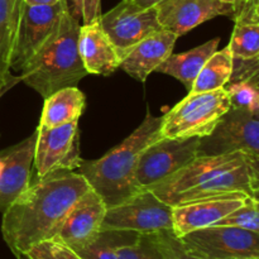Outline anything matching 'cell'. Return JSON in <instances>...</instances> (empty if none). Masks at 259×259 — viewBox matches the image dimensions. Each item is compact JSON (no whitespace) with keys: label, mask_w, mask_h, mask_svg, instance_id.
<instances>
[{"label":"cell","mask_w":259,"mask_h":259,"mask_svg":"<svg viewBox=\"0 0 259 259\" xmlns=\"http://www.w3.org/2000/svg\"><path fill=\"white\" fill-rule=\"evenodd\" d=\"M90 189L78 172H57L30 184L3 211L2 235L19 258L38 243L52 239L71 207Z\"/></svg>","instance_id":"obj_1"},{"label":"cell","mask_w":259,"mask_h":259,"mask_svg":"<svg viewBox=\"0 0 259 259\" xmlns=\"http://www.w3.org/2000/svg\"><path fill=\"white\" fill-rule=\"evenodd\" d=\"M162 116L147 111L141 125L120 144L105 156L94 161H85L80 174L94 191L98 192L106 207L114 206L138 192L134 185V174L142 152L162 138Z\"/></svg>","instance_id":"obj_2"},{"label":"cell","mask_w":259,"mask_h":259,"mask_svg":"<svg viewBox=\"0 0 259 259\" xmlns=\"http://www.w3.org/2000/svg\"><path fill=\"white\" fill-rule=\"evenodd\" d=\"M80 23L66 10L53 34L19 72V80L43 98L63 88L77 86L89 75L78 53Z\"/></svg>","instance_id":"obj_3"},{"label":"cell","mask_w":259,"mask_h":259,"mask_svg":"<svg viewBox=\"0 0 259 259\" xmlns=\"http://www.w3.org/2000/svg\"><path fill=\"white\" fill-rule=\"evenodd\" d=\"M229 109L230 99L224 88L189 93L162 116V138H204L214 131Z\"/></svg>","instance_id":"obj_4"},{"label":"cell","mask_w":259,"mask_h":259,"mask_svg":"<svg viewBox=\"0 0 259 259\" xmlns=\"http://www.w3.org/2000/svg\"><path fill=\"white\" fill-rule=\"evenodd\" d=\"M171 205L151 190H141L124 201L106 207L100 230H120L137 234H154L172 230Z\"/></svg>","instance_id":"obj_5"},{"label":"cell","mask_w":259,"mask_h":259,"mask_svg":"<svg viewBox=\"0 0 259 259\" xmlns=\"http://www.w3.org/2000/svg\"><path fill=\"white\" fill-rule=\"evenodd\" d=\"M66 10H68L66 0L51 5H30L20 0L10 70L22 71L25 63L53 34Z\"/></svg>","instance_id":"obj_6"},{"label":"cell","mask_w":259,"mask_h":259,"mask_svg":"<svg viewBox=\"0 0 259 259\" xmlns=\"http://www.w3.org/2000/svg\"><path fill=\"white\" fill-rule=\"evenodd\" d=\"M200 138H161L141 153L134 174L137 190L161 184L199 156Z\"/></svg>","instance_id":"obj_7"},{"label":"cell","mask_w":259,"mask_h":259,"mask_svg":"<svg viewBox=\"0 0 259 259\" xmlns=\"http://www.w3.org/2000/svg\"><path fill=\"white\" fill-rule=\"evenodd\" d=\"M34 146L33 167L37 179L57 172H70L80 168V131L78 121L63 124L56 128L38 125Z\"/></svg>","instance_id":"obj_8"},{"label":"cell","mask_w":259,"mask_h":259,"mask_svg":"<svg viewBox=\"0 0 259 259\" xmlns=\"http://www.w3.org/2000/svg\"><path fill=\"white\" fill-rule=\"evenodd\" d=\"M179 239L190 254L201 259L259 257V233L240 228L211 225Z\"/></svg>","instance_id":"obj_9"},{"label":"cell","mask_w":259,"mask_h":259,"mask_svg":"<svg viewBox=\"0 0 259 259\" xmlns=\"http://www.w3.org/2000/svg\"><path fill=\"white\" fill-rule=\"evenodd\" d=\"M240 152L259 158V116L230 108L209 136L200 138L199 156Z\"/></svg>","instance_id":"obj_10"},{"label":"cell","mask_w":259,"mask_h":259,"mask_svg":"<svg viewBox=\"0 0 259 259\" xmlns=\"http://www.w3.org/2000/svg\"><path fill=\"white\" fill-rule=\"evenodd\" d=\"M99 23L121 61L141 40L163 29L158 22L156 7L143 9L128 0H121L108 13L101 14Z\"/></svg>","instance_id":"obj_11"},{"label":"cell","mask_w":259,"mask_h":259,"mask_svg":"<svg viewBox=\"0 0 259 259\" xmlns=\"http://www.w3.org/2000/svg\"><path fill=\"white\" fill-rule=\"evenodd\" d=\"M249 162L259 163V158H253L240 152L219 154V156H197L184 168L148 190L157 195L162 201L168 204L176 195L194 189L209 181L217 175L230 171Z\"/></svg>","instance_id":"obj_12"},{"label":"cell","mask_w":259,"mask_h":259,"mask_svg":"<svg viewBox=\"0 0 259 259\" xmlns=\"http://www.w3.org/2000/svg\"><path fill=\"white\" fill-rule=\"evenodd\" d=\"M156 9L161 27L177 37L220 15L233 19L232 5L219 0H162Z\"/></svg>","instance_id":"obj_13"},{"label":"cell","mask_w":259,"mask_h":259,"mask_svg":"<svg viewBox=\"0 0 259 259\" xmlns=\"http://www.w3.org/2000/svg\"><path fill=\"white\" fill-rule=\"evenodd\" d=\"M105 212V202L90 187L71 207L52 239L71 249L85 244L100 232Z\"/></svg>","instance_id":"obj_14"},{"label":"cell","mask_w":259,"mask_h":259,"mask_svg":"<svg viewBox=\"0 0 259 259\" xmlns=\"http://www.w3.org/2000/svg\"><path fill=\"white\" fill-rule=\"evenodd\" d=\"M37 132L0 152V212L5 211L30 185Z\"/></svg>","instance_id":"obj_15"},{"label":"cell","mask_w":259,"mask_h":259,"mask_svg":"<svg viewBox=\"0 0 259 259\" xmlns=\"http://www.w3.org/2000/svg\"><path fill=\"white\" fill-rule=\"evenodd\" d=\"M245 197H222L177 205L172 209V232L182 237L194 230L211 227L244 204Z\"/></svg>","instance_id":"obj_16"},{"label":"cell","mask_w":259,"mask_h":259,"mask_svg":"<svg viewBox=\"0 0 259 259\" xmlns=\"http://www.w3.org/2000/svg\"><path fill=\"white\" fill-rule=\"evenodd\" d=\"M177 38L179 37L175 33L166 29L152 33L123 58L119 68L137 81L146 82L148 76L174 53Z\"/></svg>","instance_id":"obj_17"},{"label":"cell","mask_w":259,"mask_h":259,"mask_svg":"<svg viewBox=\"0 0 259 259\" xmlns=\"http://www.w3.org/2000/svg\"><path fill=\"white\" fill-rule=\"evenodd\" d=\"M78 53L86 72L91 75L109 76L120 67L121 58L99 20L80 25Z\"/></svg>","instance_id":"obj_18"},{"label":"cell","mask_w":259,"mask_h":259,"mask_svg":"<svg viewBox=\"0 0 259 259\" xmlns=\"http://www.w3.org/2000/svg\"><path fill=\"white\" fill-rule=\"evenodd\" d=\"M220 38H212L204 45L195 47L184 53H172L166 58L162 65L157 68V72L166 73L179 80L190 93L195 78L201 71L202 66L211 57L212 53L218 50Z\"/></svg>","instance_id":"obj_19"},{"label":"cell","mask_w":259,"mask_h":259,"mask_svg":"<svg viewBox=\"0 0 259 259\" xmlns=\"http://www.w3.org/2000/svg\"><path fill=\"white\" fill-rule=\"evenodd\" d=\"M86 106V98L77 86H68L45 99L39 125L56 128L63 124L78 121Z\"/></svg>","instance_id":"obj_20"},{"label":"cell","mask_w":259,"mask_h":259,"mask_svg":"<svg viewBox=\"0 0 259 259\" xmlns=\"http://www.w3.org/2000/svg\"><path fill=\"white\" fill-rule=\"evenodd\" d=\"M20 0H0V90H5L14 85L15 78L10 70L13 42L17 27L18 9Z\"/></svg>","instance_id":"obj_21"},{"label":"cell","mask_w":259,"mask_h":259,"mask_svg":"<svg viewBox=\"0 0 259 259\" xmlns=\"http://www.w3.org/2000/svg\"><path fill=\"white\" fill-rule=\"evenodd\" d=\"M233 68V55L229 47L215 51L205 62L197 77L195 78L190 93H206L223 89L229 82Z\"/></svg>","instance_id":"obj_22"},{"label":"cell","mask_w":259,"mask_h":259,"mask_svg":"<svg viewBox=\"0 0 259 259\" xmlns=\"http://www.w3.org/2000/svg\"><path fill=\"white\" fill-rule=\"evenodd\" d=\"M139 234L120 230H100L91 240L72 249L81 259H118V249L134 242Z\"/></svg>","instance_id":"obj_23"},{"label":"cell","mask_w":259,"mask_h":259,"mask_svg":"<svg viewBox=\"0 0 259 259\" xmlns=\"http://www.w3.org/2000/svg\"><path fill=\"white\" fill-rule=\"evenodd\" d=\"M228 47L233 57H259V25L235 23L232 39Z\"/></svg>","instance_id":"obj_24"},{"label":"cell","mask_w":259,"mask_h":259,"mask_svg":"<svg viewBox=\"0 0 259 259\" xmlns=\"http://www.w3.org/2000/svg\"><path fill=\"white\" fill-rule=\"evenodd\" d=\"M230 99V108L245 110L253 115L259 116V82L245 81V82L227 83L224 86Z\"/></svg>","instance_id":"obj_25"},{"label":"cell","mask_w":259,"mask_h":259,"mask_svg":"<svg viewBox=\"0 0 259 259\" xmlns=\"http://www.w3.org/2000/svg\"><path fill=\"white\" fill-rule=\"evenodd\" d=\"M214 225L220 227H234L240 229L250 230V232L259 233V209L258 199L247 196L244 199V204L228 214Z\"/></svg>","instance_id":"obj_26"},{"label":"cell","mask_w":259,"mask_h":259,"mask_svg":"<svg viewBox=\"0 0 259 259\" xmlns=\"http://www.w3.org/2000/svg\"><path fill=\"white\" fill-rule=\"evenodd\" d=\"M118 259H163L154 234H139L134 242L118 249Z\"/></svg>","instance_id":"obj_27"},{"label":"cell","mask_w":259,"mask_h":259,"mask_svg":"<svg viewBox=\"0 0 259 259\" xmlns=\"http://www.w3.org/2000/svg\"><path fill=\"white\" fill-rule=\"evenodd\" d=\"M18 259H81L67 245L57 240H45L23 253Z\"/></svg>","instance_id":"obj_28"},{"label":"cell","mask_w":259,"mask_h":259,"mask_svg":"<svg viewBox=\"0 0 259 259\" xmlns=\"http://www.w3.org/2000/svg\"><path fill=\"white\" fill-rule=\"evenodd\" d=\"M154 238L163 254V259H201L190 254L184 248L179 237H176L172 230H162V232L154 233Z\"/></svg>","instance_id":"obj_29"},{"label":"cell","mask_w":259,"mask_h":259,"mask_svg":"<svg viewBox=\"0 0 259 259\" xmlns=\"http://www.w3.org/2000/svg\"><path fill=\"white\" fill-rule=\"evenodd\" d=\"M70 13L80 24H89L100 19L101 0H66Z\"/></svg>","instance_id":"obj_30"},{"label":"cell","mask_w":259,"mask_h":259,"mask_svg":"<svg viewBox=\"0 0 259 259\" xmlns=\"http://www.w3.org/2000/svg\"><path fill=\"white\" fill-rule=\"evenodd\" d=\"M245 81H258L259 82V57H233L232 75L228 83L245 82Z\"/></svg>","instance_id":"obj_31"},{"label":"cell","mask_w":259,"mask_h":259,"mask_svg":"<svg viewBox=\"0 0 259 259\" xmlns=\"http://www.w3.org/2000/svg\"><path fill=\"white\" fill-rule=\"evenodd\" d=\"M234 22L238 24L259 25V0H248Z\"/></svg>","instance_id":"obj_32"},{"label":"cell","mask_w":259,"mask_h":259,"mask_svg":"<svg viewBox=\"0 0 259 259\" xmlns=\"http://www.w3.org/2000/svg\"><path fill=\"white\" fill-rule=\"evenodd\" d=\"M128 2L133 3L134 5L143 9H148V8H154L162 2V0H128Z\"/></svg>","instance_id":"obj_33"},{"label":"cell","mask_w":259,"mask_h":259,"mask_svg":"<svg viewBox=\"0 0 259 259\" xmlns=\"http://www.w3.org/2000/svg\"><path fill=\"white\" fill-rule=\"evenodd\" d=\"M24 3L30 5H51L61 2V0H23Z\"/></svg>","instance_id":"obj_34"},{"label":"cell","mask_w":259,"mask_h":259,"mask_svg":"<svg viewBox=\"0 0 259 259\" xmlns=\"http://www.w3.org/2000/svg\"><path fill=\"white\" fill-rule=\"evenodd\" d=\"M227 259H259V257H234V258H227Z\"/></svg>","instance_id":"obj_35"},{"label":"cell","mask_w":259,"mask_h":259,"mask_svg":"<svg viewBox=\"0 0 259 259\" xmlns=\"http://www.w3.org/2000/svg\"><path fill=\"white\" fill-rule=\"evenodd\" d=\"M219 2L225 3V4H230L233 7V3H234V0H219Z\"/></svg>","instance_id":"obj_36"},{"label":"cell","mask_w":259,"mask_h":259,"mask_svg":"<svg viewBox=\"0 0 259 259\" xmlns=\"http://www.w3.org/2000/svg\"><path fill=\"white\" fill-rule=\"evenodd\" d=\"M2 94H3V93H2V90H0V95H2Z\"/></svg>","instance_id":"obj_37"}]
</instances>
